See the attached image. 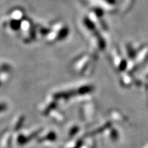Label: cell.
I'll return each instance as SVG.
<instances>
[{
    "label": "cell",
    "instance_id": "cell-2",
    "mask_svg": "<svg viewBox=\"0 0 148 148\" xmlns=\"http://www.w3.org/2000/svg\"><path fill=\"white\" fill-rule=\"evenodd\" d=\"M19 32L21 40L25 43H29L36 38V26L28 18H25L21 21Z\"/></svg>",
    "mask_w": 148,
    "mask_h": 148
},
{
    "label": "cell",
    "instance_id": "cell-4",
    "mask_svg": "<svg viewBox=\"0 0 148 148\" xmlns=\"http://www.w3.org/2000/svg\"><path fill=\"white\" fill-rule=\"evenodd\" d=\"M80 25L85 34L88 35V38L97 32V26L88 17V15H84L80 18Z\"/></svg>",
    "mask_w": 148,
    "mask_h": 148
},
{
    "label": "cell",
    "instance_id": "cell-3",
    "mask_svg": "<svg viewBox=\"0 0 148 148\" xmlns=\"http://www.w3.org/2000/svg\"><path fill=\"white\" fill-rule=\"evenodd\" d=\"M21 24V21H17V20L10 17L8 14L5 16V17L3 18L2 21L3 27L5 29V30L12 33V34L19 32Z\"/></svg>",
    "mask_w": 148,
    "mask_h": 148
},
{
    "label": "cell",
    "instance_id": "cell-1",
    "mask_svg": "<svg viewBox=\"0 0 148 148\" xmlns=\"http://www.w3.org/2000/svg\"><path fill=\"white\" fill-rule=\"evenodd\" d=\"M69 34V29L63 22H56L50 27V30L46 36L47 42L53 44L65 40Z\"/></svg>",
    "mask_w": 148,
    "mask_h": 148
},
{
    "label": "cell",
    "instance_id": "cell-5",
    "mask_svg": "<svg viewBox=\"0 0 148 148\" xmlns=\"http://www.w3.org/2000/svg\"><path fill=\"white\" fill-rule=\"evenodd\" d=\"M10 17L14 18V19L17 20V21H22L25 17V10L21 8H12L9 13L8 14Z\"/></svg>",
    "mask_w": 148,
    "mask_h": 148
}]
</instances>
